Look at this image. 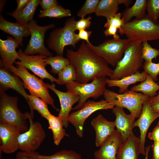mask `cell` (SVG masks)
<instances>
[{"instance_id":"cell-38","label":"cell","mask_w":159,"mask_h":159,"mask_svg":"<svg viewBox=\"0 0 159 159\" xmlns=\"http://www.w3.org/2000/svg\"><path fill=\"white\" fill-rule=\"evenodd\" d=\"M142 67L144 71L149 75L154 81H157V76L159 74V62L155 63L152 62L145 61Z\"/></svg>"},{"instance_id":"cell-47","label":"cell","mask_w":159,"mask_h":159,"mask_svg":"<svg viewBox=\"0 0 159 159\" xmlns=\"http://www.w3.org/2000/svg\"><path fill=\"white\" fill-rule=\"evenodd\" d=\"M153 149V159H159V142H154L151 146Z\"/></svg>"},{"instance_id":"cell-31","label":"cell","mask_w":159,"mask_h":159,"mask_svg":"<svg viewBox=\"0 0 159 159\" xmlns=\"http://www.w3.org/2000/svg\"><path fill=\"white\" fill-rule=\"evenodd\" d=\"M40 1V0H29L25 8L14 17L16 19L17 22L27 25L32 20L36 9L39 4Z\"/></svg>"},{"instance_id":"cell-34","label":"cell","mask_w":159,"mask_h":159,"mask_svg":"<svg viewBox=\"0 0 159 159\" xmlns=\"http://www.w3.org/2000/svg\"><path fill=\"white\" fill-rule=\"evenodd\" d=\"M57 84L65 85L76 80V73L74 67L70 64L66 66L58 74Z\"/></svg>"},{"instance_id":"cell-30","label":"cell","mask_w":159,"mask_h":159,"mask_svg":"<svg viewBox=\"0 0 159 159\" xmlns=\"http://www.w3.org/2000/svg\"><path fill=\"white\" fill-rule=\"evenodd\" d=\"M130 90L136 92H141L152 98L157 95V92L159 90V85L148 74L145 80L139 85L132 87Z\"/></svg>"},{"instance_id":"cell-10","label":"cell","mask_w":159,"mask_h":159,"mask_svg":"<svg viewBox=\"0 0 159 159\" xmlns=\"http://www.w3.org/2000/svg\"><path fill=\"white\" fill-rule=\"evenodd\" d=\"M29 126L26 131L21 133L18 138L19 149L24 152H34L41 145L46 135L42 124L38 122H34L31 113H25Z\"/></svg>"},{"instance_id":"cell-14","label":"cell","mask_w":159,"mask_h":159,"mask_svg":"<svg viewBox=\"0 0 159 159\" xmlns=\"http://www.w3.org/2000/svg\"><path fill=\"white\" fill-rule=\"evenodd\" d=\"M149 98L143 104L140 115L134 122L133 126V128L137 127L139 128L140 133L139 153L144 156L146 154L145 144L147 131L153 122L159 117V115L152 110L149 103Z\"/></svg>"},{"instance_id":"cell-2","label":"cell","mask_w":159,"mask_h":159,"mask_svg":"<svg viewBox=\"0 0 159 159\" xmlns=\"http://www.w3.org/2000/svg\"><path fill=\"white\" fill-rule=\"evenodd\" d=\"M125 35L130 42L143 43L159 39V23L146 14L140 19H135L125 23L120 33Z\"/></svg>"},{"instance_id":"cell-16","label":"cell","mask_w":159,"mask_h":159,"mask_svg":"<svg viewBox=\"0 0 159 159\" xmlns=\"http://www.w3.org/2000/svg\"><path fill=\"white\" fill-rule=\"evenodd\" d=\"M20 133L15 127L0 123V152L10 154L19 149L18 138Z\"/></svg>"},{"instance_id":"cell-44","label":"cell","mask_w":159,"mask_h":159,"mask_svg":"<svg viewBox=\"0 0 159 159\" xmlns=\"http://www.w3.org/2000/svg\"><path fill=\"white\" fill-rule=\"evenodd\" d=\"M148 137L154 142H159V121L152 131L148 133Z\"/></svg>"},{"instance_id":"cell-26","label":"cell","mask_w":159,"mask_h":159,"mask_svg":"<svg viewBox=\"0 0 159 159\" xmlns=\"http://www.w3.org/2000/svg\"><path fill=\"white\" fill-rule=\"evenodd\" d=\"M122 0H101L95 12L98 16H104L107 19L117 13L119 5L122 4Z\"/></svg>"},{"instance_id":"cell-43","label":"cell","mask_w":159,"mask_h":159,"mask_svg":"<svg viewBox=\"0 0 159 159\" xmlns=\"http://www.w3.org/2000/svg\"><path fill=\"white\" fill-rule=\"evenodd\" d=\"M16 1L17 6L16 9L12 13L10 14V15L13 17L25 8L29 0H17Z\"/></svg>"},{"instance_id":"cell-5","label":"cell","mask_w":159,"mask_h":159,"mask_svg":"<svg viewBox=\"0 0 159 159\" xmlns=\"http://www.w3.org/2000/svg\"><path fill=\"white\" fill-rule=\"evenodd\" d=\"M103 95L107 102L127 109L136 118L139 117L143 104L150 98L142 93L131 90H128L122 94H118L106 89Z\"/></svg>"},{"instance_id":"cell-19","label":"cell","mask_w":159,"mask_h":159,"mask_svg":"<svg viewBox=\"0 0 159 159\" xmlns=\"http://www.w3.org/2000/svg\"><path fill=\"white\" fill-rule=\"evenodd\" d=\"M112 112L116 116L114 122L116 130L121 135L124 142L133 132V126L136 117L130 113L126 114L123 108L116 106Z\"/></svg>"},{"instance_id":"cell-11","label":"cell","mask_w":159,"mask_h":159,"mask_svg":"<svg viewBox=\"0 0 159 159\" xmlns=\"http://www.w3.org/2000/svg\"><path fill=\"white\" fill-rule=\"evenodd\" d=\"M114 104L105 100L98 102L89 100L82 108L70 114L68 117L69 122L74 127L77 135L80 138L83 136L84 125L86 120L96 111L101 110L113 109Z\"/></svg>"},{"instance_id":"cell-25","label":"cell","mask_w":159,"mask_h":159,"mask_svg":"<svg viewBox=\"0 0 159 159\" xmlns=\"http://www.w3.org/2000/svg\"><path fill=\"white\" fill-rule=\"evenodd\" d=\"M146 0H136L131 7H127L122 12V18L125 24L131 21L133 17L138 19L146 16Z\"/></svg>"},{"instance_id":"cell-8","label":"cell","mask_w":159,"mask_h":159,"mask_svg":"<svg viewBox=\"0 0 159 159\" xmlns=\"http://www.w3.org/2000/svg\"><path fill=\"white\" fill-rule=\"evenodd\" d=\"M106 79L105 76H100L95 78L90 83L74 81L66 84L67 92L75 94L80 97L78 104L72 110H78L82 108L90 97L96 99L103 95L106 90Z\"/></svg>"},{"instance_id":"cell-40","label":"cell","mask_w":159,"mask_h":159,"mask_svg":"<svg viewBox=\"0 0 159 159\" xmlns=\"http://www.w3.org/2000/svg\"><path fill=\"white\" fill-rule=\"evenodd\" d=\"M91 16H89L87 18H81L78 21H76L75 25L76 30L89 28L91 25Z\"/></svg>"},{"instance_id":"cell-21","label":"cell","mask_w":159,"mask_h":159,"mask_svg":"<svg viewBox=\"0 0 159 159\" xmlns=\"http://www.w3.org/2000/svg\"><path fill=\"white\" fill-rule=\"evenodd\" d=\"M0 86V90L5 91L10 89L15 90L23 96L28 103V94L24 90L23 82L10 71L1 68Z\"/></svg>"},{"instance_id":"cell-35","label":"cell","mask_w":159,"mask_h":159,"mask_svg":"<svg viewBox=\"0 0 159 159\" xmlns=\"http://www.w3.org/2000/svg\"><path fill=\"white\" fill-rule=\"evenodd\" d=\"M158 56H159V49L152 47L147 41L142 43L141 57L145 61L152 62L153 59H156Z\"/></svg>"},{"instance_id":"cell-23","label":"cell","mask_w":159,"mask_h":159,"mask_svg":"<svg viewBox=\"0 0 159 159\" xmlns=\"http://www.w3.org/2000/svg\"><path fill=\"white\" fill-rule=\"evenodd\" d=\"M0 29L14 37L19 45L23 46V38L30 35L27 25L16 22L13 23L5 19L0 14Z\"/></svg>"},{"instance_id":"cell-28","label":"cell","mask_w":159,"mask_h":159,"mask_svg":"<svg viewBox=\"0 0 159 159\" xmlns=\"http://www.w3.org/2000/svg\"><path fill=\"white\" fill-rule=\"evenodd\" d=\"M25 153L32 159H83L80 155L71 150H62L49 155H41L36 151Z\"/></svg>"},{"instance_id":"cell-27","label":"cell","mask_w":159,"mask_h":159,"mask_svg":"<svg viewBox=\"0 0 159 159\" xmlns=\"http://www.w3.org/2000/svg\"><path fill=\"white\" fill-rule=\"evenodd\" d=\"M48 128L52 132L54 144L58 146L64 136L69 137L64 128L62 122L59 117L51 115L47 119Z\"/></svg>"},{"instance_id":"cell-15","label":"cell","mask_w":159,"mask_h":159,"mask_svg":"<svg viewBox=\"0 0 159 159\" xmlns=\"http://www.w3.org/2000/svg\"><path fill=\"white\" fill-rule=\"evenodd\" d=\"M48 88L52 91L57 96L60 105V109L58 116L62 120L64 127H68V120L70 112L72 109L73 105L80 100L79 96L68 92H63L57 90L53 83L52 84H46Z\"/></svg>"},{"instance_id":"cell-9","label":"cell","mask_w":159,"mask_h":159,"mask_svg":"<svg viewBox=\"0 0 159 159\" xmlns=\"http://www.w3.org/2000/svg\"><path fill=\"white\" fill-rule=\"evenodd\" d=\"M130 42L127 39L113 38L107 40L98 46L86 44L108 64L115 67L122 58Z\"/></svg>"},{"instance_id":"cell-33","label":"cell","mask_w":159,"mask_h":159,"mask_svg":"<svg viewBox=\"0 0 159 159\" xmlns=\"http://www.w3.org/2000/svg\"><path fill=\"white\" fill-rule=\"evenodd\" d=\"M71 15V13L70 10L58 5L47 9L41 10L38 16L39 18L48 17L60 19Z\"/></svg>"},{"instance_id":"cell-46","label":"cell","mask_w":159,"mask_h":159,"mask_svg":"<svg viewBox=\"0 0 159 159\" xmlns=\"http://www.w3.org/2000/svg\"><path fill=\"white\" fill-rule=\"evenodd\" d=\"M118 29L114 26H110L104 30V33L105 36L112 35L113 38L119 39L120 38V36L117 34Z\"/></svg>"},{"instance_id":"cell-41","label":"cell","mask_w":159,"mask_h":159,"mask_svg":"<svg viewBox=\"0 0 159 159\" xmlns=\"http://www.w3.org/2000/svg\"><path fill=\"white\" fill-rule=\"evenodd\" d=\"M149 102L152 110L159 115V91L156 96L150 98Z\"/></svg>"},{"instance_id":"cell-36","label":"cell","mask_w":159,"mask_h":159,"mask_svg":"<svg viewBox=\"0 0 159 159\" xmlns=\"http://www.w3.org/2000/svg\"><path fill=\"white\" fill-rule=\"evenodd\" d=\"M100 1L99 0H86L78 12L77 16L83 18L87 14L95 13Z\"/></svg>"},{"instance_id":"cell-1","label":"cell","mask_w":159,"mask_h":159,"mask_svg":"<svg viewBox=\"0 0 159 159\" xmlns=\"http://www.w3.org/2000/svg\"><path fill=\"white\" fill-rule=\"evenodd\" d=\"M66 56L74 68L76 81L88 83L100 76L110 77L113 69L108 63L83 41L76 51L67 49Z\"/></svg>"},{"instance_id":"cell-22","label":"cell","mask_w":159,"mask_h":159,"mask_svg":"<svg viewBox=\"0 0 159 159\" xmlns=\"http://www.w3.org/2000/svg\"><path fill=\"white\" fill-rule=\"evenodd\" d=\"M140 138L132 132L119 148L117 159H138L139 153Z\"/></svg>"},{"instance_id":"cell-6","label":"cell","mask_w":159,"mask_h":159,"mask_svg":"<svg viewBox=\"0 0 159 159\" xmlns=\"http://www.w3.org/2000/svg\"><path fill=\"white\" fill-rule=\"evenodd\" d=\"M76 21L74 17L68 18L62 27L57 28L50 33L47 40L49 48L54 50L57 55L63 56L65 47L72 45L75 48L76 44L80 41L75 33V23Z\"/></svg>"},{"instance_id":"cell-3","label":"cell","mask_w":159,"mask_h":159,"mask_svg":"<svg viewBox=\"0 0 159 159\" xmlns=\"http://www.w3.org/2000/svg\"><path fill=\"white\" fill-rule=\"evenodd\" d=\"M142 43L130 42L122 59L113 70L110 79L119 80L139 71L144 60L141 57Z\"/></svg>"},{"instance_id":"cell-49","label":"cell","mask_w":159,"mask_h":159,"mask_svg":"<svg viewBox=\"0 0 159 159\" xmlns=\"http://www.w3.org/2000/svg\"><path fill=\"white\" fill-rule=\"evenodd\" d=\"M150 148V145L147 146L145 148L146 154L144 159H148V154Z\"/></svg>"},{"instance_id":"cell-37","label":"cell","mask_w":159,"mask_h":159,"mask_svg":"<svg viewBox=\"0 0 159 159\" xmlns=\"http://www.w3.org/2000/svg\"><path fill=\"white\" fill-rule=\"evenodd\" d=\"M147 15L153 20L158 22L159 19V0H148L146 3Z\"/></svg>"},{"instance_id":"cell-17","label":"cell","mask_w":159,"mask_h":159,"mask_svg":"<svg viewBox=\"0 0 159 159\" xmlns=\"http://www.w3.org/2000/svg\"><path fill=\"white\" fill-rule=\"evenodd\" d=\"M91 125L95 133V144L96 146H101L115 132L114 122L107 120L100 115L94 118Z\"/></svg>"},{"instance_id":"cell-32","label":"cell","mask_w":159,"mask_h":159,"mask_svg":"<svg viewBox=\"0 0 159 159\" xmlns=\"http://www.w3.org/2000/svg\"><path fill=\"white\" fill-rule=\"evenodd\" d=\"M44 61L47 64L51 66L50 72L54 74H58L66 66L70 64L68 58L58 55L47 57L45 58Z\"/></svg>"},{"instance_id":"cell-39","label":"cell","mask_w":159,"mask_h":159,"mask_svg":"<svg viewBox=\"0 0 159 159\" xmlns=\"http://www.w3.org/2000/svg\"><path fill=\"white\" fill-rule=\"evenodd\" d=\"M121 13H117L114 16L107 19L106 22L104 26L107 28L110 26H112L117 28L118 29L120 33L121 31V28L125 24L122 18Z\"/></svg>"},{"instance_id":"cell-45","label":"cell","mask_w":159,"mask_h":159,"mask_svg":"<svg viewBox=\"0 0 159 159\" xmlns=\"http://www.w3.org/2000/svg\"><path fill=\"white\" fill-rule=\"evenodd\" d=\"M59 4L56 0H42L39 4L43 10L47 9Z\"/></svg>"},{"instance_id":"cell-7","label":"cell","mask_w":159,"mask_h":159,"mask_svg":"<svg viewBox=\"0 0 159 159\" xmlns=\"http://www.w3.org/2000/svg\"><path fill=\"white\" fill-rule=\"evenodd\" d=\"M10 66V71L22 80L24 88L27 89L31 95L38 97L47 104L51 105L57 111H59L54 104V100L49 92L46 84L34 75L30 73L24 66L16 64Z\"/></svg>"},{"instance_id":"cell-42","label":"cell","mask_w":159,"mask_h":159,"mask_svg":"<svg viewBox=\"0 0 159 159\" xmlns=\"http://www.w3.org/2000/svg\"><path fill=\"white\" fill-rule=\"evenodd\" d=\"M92 32L91 31H87L85 29L80 30L78 33L77 34V38L80 41L83 40L86 41L87 43L91 45L92 44L90 42L89 38Z\"/></svg>"},{"instance_id":"cell-29","label":"cell","mask_w":159,"mask_h":159,"mask_svg":"<svg viewBox=\"0 0 159 159\" xmlns=\"http://www.w3.org/2000/svg\"><path fill=\"white\" fill-rule=\"evenodd\" d=\"M27 98L31 114L33 117V110L37 111L42 117L46 119L52 115L48 108L47 104L42 99L31 94L28 95Z\"/></svg>"},{"instance_id":"cell-50","label":"cell","mask_w":159,"mask_h":159,"mask_svg":"<svg viewBox=\"0 0 159 159\" xmlns=\"http://www.w3.org/2000/svg\"><path fill=\"white\" fill-rule=\"evenodd\" d=\"M158 84L159 85V82H158Z\"/></svg>"},{"instance_id":"cell-24","label":"cell","mask_w":159,"mask_h":159,"mask_svg":"<svg viewBox=\"0 0 159 159\" xmlns=\"http://www.w3.org/2000/svg\"><path fill=\"white\" fill-rule=\"evenodd\" d=\"M148 75L144 71L141 72L138 71L133 74L119 80H112L106 78V82L109 87H118L119 93L122 94L128 90V88L129 85L138 82L144 81Z\"/></svg>"},{"instance_id":"cell-13","label":"cell","mask_w":159,"mask_h":159,"mask_svg":"<svg viewBox=\"0 0 159 159\" xmlns=\"http://www.w3.org/2000/svg\"><path fill=\"white\" fill-rule=\"evenodd\" d=\"M20 62L15 61L16 64H20L32 71L42 79H47L52 82L57 83L58 80L49 74L46 67L47 65L44 61L47 57L42 55H29L25 54L21 49L18 52Z\"/></svg>"},{"instance_id":"cell-18","label":"cell","mask_w":159,"mask_h":159,"mask_svg":"<svg viewBox=\"0 0 159 159\" xmlns=\"http://www.w3.org/2000/svg\"><path fill=\"white\" fill-rule=\"evenodd\" d=\"M19 44L14 38L8 36L5 40L0 39L1 68L10 70V67L17 59H19L18 52L16 48Z\"/></svg>"},{"instance_id":"cell-48","label":"cell","mask_w":159,"mask_h":159,"mask_svg":"<svg viewBox=\"0 0 159 159\" xmlns=\"http://www.w3.org/2000/svg\"><path fill=\"white\" fill-rule=\"evenodd\" d=\"M15 159H32L27 156L25 152L20 151L17 153L16 155Z\"/></svg>"},{"instance_id":"cell-20","label":"cell","mask_w":159,"mask_h":159,"mask_svg":"<svg viewBox=\"0 0 159 159\" xmlns=\"http://www.w3.org/2000/svg\"><path fill=\"white\" fill-rule=\"evenodd\" d=\"M123 143L121 135L117 130L115 134L94 153L95 159H117L118 150Z\"/></svg>"},{"instance_id":"cell-12","label":"cell","mask_w":159,"mask_h":159,"mask_svg":"<svg viewBox=\"0 0 159 159\" xmlns=\"http://www.w3.org/2000/svg\"><path fill=\"white\" fill-rule=\"evenodd\" d=\"M27 25L30 33L31 38L29 43L24 51L27 55L39 53L47 57L52 56V54L45 46L44 37L46 31L54 27L52 24L45 26L38 25L37 21L32 19Z\"/></svg>"},{"instance_id":"cell-4","label":"cell","mask_w":159,"mask_h":159,"mask_svg":"<svg viewBox=\"0 0 159 159\" xmlns=\"http://www.w3.org/2000/svg\"><path fill=\"white\" fill-rule=\"evenodd\" d=\"M0 123L8 124L17 128L23 133L29 128L27 117L18 107L17 98L7 95L0 90Z\"/></svg>"}]
</instances>
